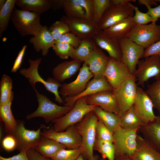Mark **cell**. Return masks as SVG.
Instances as JSON below:
<instances>
[{
  "label": "cell",
  "mask_w": 160,
  "mask_h": 160,
  "mask_svg": "<svg viewBox=\"0 0 160 160\" xmlns=\"http://www.w3.org/2000/svg\"><path fill=\"white\" fill-rule=\"evenodd\" d=\"M52 8L54 10L63 8L65 0H50Z\"/></svg>",
  "instance_id": "52"
},
{
  "label": "cell",
  "mask_w": 160,
  "mask_h": 160,
  "mask_svg": "<svg viewBox=\"0 0 160 160\" xmlns=\"http://www.w3.org/2000/svg\"><path fill=\"white\" fill-rule=\"evenodd\" d=\"M94 112L100 121L113 133L120 127L121 117L114 113L105 111L96 106Z\"/></svg>",
  "instance_id": "28"
},
{
  "label": "cell",
  "mask_w": 160,
  "mask_h": 160,
  "mask_svg": "<svg viewBox=\"0 0 160 160\" xmlns=\"http://www.w3.org/2000/svg\"><path fill=\"white\" fill-rule=\"evenodd\" d=\"M115 160H135L132 158L129 157H123L116 158Z\"/></svg>",
  "instance_id": "56"
},
{
  "label": "cell",
  "mask_w": 160,
  "mask_h": 160,
  "mask_svg": "<svg viewBox=\"0 0 160 160\" xmlns=\"http://www.w3.org/2000/svg\"><path fill=\"white\" fill-rule=\"evenodd\" d=\"M66 148L64 145L43 136L35 149L42 156L51 158L61 150Z\"/></svg>",
  "instance_id": "26"
},
{
  "label": "cell",
  "mask_w": 160,
  "mask_h": 160,
  "mask_svg": "<svg viewBox=\"0 0 160 160\" xmlns=\"http://www.w3.org/2000/svg\"><path fill=\"white\" fill-rule=\"evenodd\" d=\"M27 47V46L25 45L23 46L19 51L11 69L12 73H16L20 67Z\"/></svg>",
  "instance_id": "47"
},
{
  "label": "cell",
  "mask_w": 160,
  "mask_h": 160,
  "mask_svg": "<svg viewBox=\"0 0 160 160\" xmlns=\"http://www.w3.org/2000/svg\"><path fill=\"white\" fill-rule=\"evenodd\" d=\"M138 131V129H127L120 127L113 132V143L115 159L132 157L136 148Z\"/></svg>",
  "instance_id": "6"
},
{
  "label": "cell",
  "mask_w": 160,
  "mask_h": 160,
  "mask_svg": "<svg viewBox=\"0 0 160 160\" xmlns=\"http://www.w3.org/2000/svg\"><path fill=\"white\" fill-rule=\"evenodd\" d=\"M16 0H6L0 9V37L7 29L12 13L15 8Z\"/></svg>",
  "instance_id": "34"
},
{
  "label": "cell",
  "mask_w": 160,
  "mask_h": 160,
  "mask_svg": "<svg viewBox=\"0 0 160 160\" xmlns=\"http://www.w3.org/2000/svg\"><path fill=\"white\" fill-rule=\"evenodd\" d=\"M100 158L97 155H93L89 158L87 160H99Z\"/></svg>",
  "instance_id": "55"
},
{
  "label": "cell",
  "mask_w": 160,
  "mask_h": 160,
  "mask_svg": "<svg viewBox=\"0 0 160 160\" xmlns=\"http://www.w3.org/2000/svg\"><path fill=\"white\" fill-rule=\"evenodd\" d=\"M136 24L132 17L126 18L104 30L112 36L119 39L127 38L132 28Z\"/></svg>",
  "instance_id": "29"
},
{
  "label": "cell",
  "mask_w": 160,
  "mask_h": 160,
  "mask_svg": "<svg viewBox=\"0 0 160 160\" xmlns=\"http://www.w3.org/2000/svg\"><path fill=\"white\" fill-rule=\"evenodd\" d=\"M158 2H160V0H157Z\"/></svg>",
  "instance_id": "60"
},
{
  "label": "cell",
  "mask_w": 160,
  "mask_h": 160,
  "mask_svg": "<svg viewBox=\"0 0 160 160\" xmlns=\"http://www.w3.org/2000/svg\"><path fill=\"white\" fill-rule=\"evenodd\" d=\"M120 127L127 129H139L145 124L135 112L132 105L121 117Z\"/></svg>",
  "instance_id": "31"
},
{
  "label": "cell",
  "mask_w": 160,
  "mask_h": 160,
  "mask_svg": "<svg viewBox=\"0 0 160 160\" xmlns=\"http://www.w3.org/2000/svg\"><path fill=\"white\" fill-rule=\"evenodd\" d=\"M142 137L160 152V115L152 121L145 124L139 130Z\"/></svg>",
  "instance_id": "24"
},
{
  "label": "cell",
  "mask_w": 160,
  "mask_h": 160,
  "mask_svg": "<svg viewBox=\"0 0 160 160\" xmlns=\"http://www.w3.org/2000/svg\"><path fill=\"white\" fill-rule=\"evenodd\" d=\"M15 4L21 9L41 15L52 9L50 0H16Z\"/></svg>",
  "instance_id": "27"
},
{
  "label": "cell",
  "mask_w": 160,
  "mask_h": 160,
  "mask_svg": "<svg viewBox=\"0 0 160 160\" xmlns=\"http://www.w3.org/2000/svg\"><path fill=\"white\" fill-rule=\"evenodd\" d=\"M146 8L147 13L153 18L157 20L160 18V4L154 7H148Z\"/></svg>",
  "instance_id": "50"
},
{
  "label": "cell",
  "mask_w": 160,
  "mask_h": 160,
  "mask_svg": "<svg viewBox=\"0 0 160 160\" xmlns=\"http://www.w3.org/2000/svg\"><path fill=\"white\" fill-rule=\"evenodd\" d=\"M42 61L41 58L35 60L29 59V67L27 68H22L20 69L19 73L26 78L33 88H35L36 83H41L47 90L52 93L55 96V101L60 104H64L59 93V88L62 84L54 78L49 77L44 80L39 74L38 68Z\"/></svg>",
  "instance_id": "2"
},
{
  "label": "cell",
  "mask_w": 160,
  "mask_h": 160,
  "mask_svg": "<svg viewBox=\"0 0 160 160\" xmlns=\"http://www.w3.org/2000/svg\"><path fill=\"white\" fill-rule=\"evenodd\" d=\"M153 55H157L160 57V40L145 49L144 58Z\"/></svg>",
  "instance_id": "48"
},
{
  "label": "cell",
  "mask_w": 160,
  "mask_h": 160,
  "mask_svg": "<svg viewBox=\"0 0 160 160\" xmlns=\"http://www.w3.org/2000/svg\"><path fill=\"white\" fill-rule=\"evenodd\" d=\"M83 152L82 146L76 149H64L59 151L50 159L51 160H76Z\"/></svg>",
  "instance_id": "38"
},
{
  "label": "cell",
  "mask_w": 160,
  "mask_h": 160,
  "mask_svg": "<svg viewBox=\"0 0 160 160\" xmlns=\"http://www.w3.org/2000/svg\"><path fill=\"white\" fill-rule=\"evenodd\" d=\"M98 119L94 112L86 114L78 123L75 125L82 139L83 154L87 159L94 155L93 146L95 141L96 127Z\"/></svg>",
  "instance_id": "5"
},
{
  "label": "cell",
  "mask_w": 160,
  "mask_h": 160,
  "mask_svg": "<svg viewBox=\"0 0 160 160\" xmlns=\"http://www.w3.org/2000/svg\"><path fill=\"white\" fill-rule=\"evenodd\" d=\"M93 77L89 68L85 63L80 68L76 79L69 83H63L59 90V94L64 97L77 95L85 89L90 80Z\"/></svg>",
  "instance_id": "15"
},
{
  "label": "cell",
  "mask_w": 160,
  "mask_h": 160,
  "mask_svg": "<svg viewBox=\"0 0 160 160\" xmlns=\"http://www.w3.org/2000/svg\"><path fill=\"white\" fill-rule=\"evenodd\" d=\"M0 160H30L28 158L26 152H21L11 157L6 158L0 156Z\"/></svg>",
  "instance_id": "51"
},
{
  "label": "cell",
  "mask_w": 160,
  "mask_h": 160,
  "mask_svg": "<svg viewBox=\"0 0 160 160\" xmlns=\"http://www.w3.org/2000/svg\"><path fill=\"white\" fill-rule=\"evenodd\" d=\"M113 90L101 91L86 97L87 103L119 115V109Z\"/></svg>",
  "instance_id": "20"
},
{
  "label": "cell",
  "mask_w": 160,
  "mask_h": 160,
  "mask_svg": "<svg viewBox=\"0 0 160 160\" xmlns=\"http://www.w3.org/2000/svg\"><path fill=\"white\" fill-rule=\"evenodd\" d=\"M110 58L103 76L113 89H115L120 86L132 74L121 61Z\"/></svg>",
  "instance_id": "16"
},
{
  "label": "cell",
  "mask_w": 160,
  "mask_h": 160,
  "mask_svg": "<svg viewBox=\"0 0 160 160\" xmlns=\"http://www.w3.org/2000/svg\"><path fill=\"white\" fill-rule=\"evenodd\" d=\"M63 9L68 17L86 18L85 12L79 0H65Z\"/></svg>",
  "instance_id": "36"
},
{
  "label": "cell",
  "mask_w": 160,
  "mask_h": 160,
  "mask_svg": "<svg viewBox=\"0 0 160 160\" xmlns=\"http://www.w3.org/2000/svg\"><path fill=\"white\" fill-rule=\"evenodd\" d=\"M97 45L92 38L83 39L79 46L75 49L71 57L73 60L85 62Z\"/></svg>",
  "instance_id": "30"
},
{
  "label": "cell",
  "mask_w": 160,
  "mask_h": 160,
  "mask_svg": "<svg viewBox=\"0 0 160 160\" xmlns=\"http://www.w3.org/2000/svg\"><path fill=\"white\" fill-rule=\"evenodd\" d=\"M129 4L134 10L135 13L132 17L136 24H147L149 23L156 22L157 21L153 18L147 12L143 13L141 12L137 7L133 5L131 3L129 2Z\"/></svg>",
  "instance_id": "42"
},
{
  "label": "cell",
  "mask_w": 160,
  "mask_h": 160,
  "mask_svg": "<svg viewBox=\"0 0 160 160\" xmlns=\"http://www.w3.org/2000/svg\"><path fill=\"white\" fill-rule=\"evenodd\" d=\"M44 127L41 125L36 130H29L25 127L23 121L17 120L16 126L8 134L15 137L17 143V149L20 152H26L30 149H35L43 137L41 129Z\"/></svg>",
  "instance_id": "7"
},
{
  "label": "cell",
  "mask_w": 160,
  "mask_h": 160,
  "mask_svg": "<svg viewBox=\"0 0 160 160\" xmlns=\"http://www.w3.org/2000/svg\"><path fill=\"white\" fill-rule=\"evenodd\" d=\"M6 0H0V9H1L4 5Z\"/></svg>",
  "instance_id": "58"
},
{
  "label": "cell",
  "mask_w": 160,
  "mask_h": 160,
  "mask_svg": "<svg viewBox=\"0 0 160 160\" xmlns=\"http://www.w3.org/2000/svg\"><path fill=\"white\" fill-rule=\"evenodd\" d=\"M60 20L67 24L70 32L81 39L92 38L100 30L98 24L86 18H72L63 16Z\"/></svg>",
  "instance_id": "14"
},
{
  "label": "cell",
  "mask_w": 160,
  "mask_h": 160,
  "mask_svg": "<svg viewBox=\"0 0 160 160\" xmlns=\"http://www.w3.org/2000/svg\"><path fill=\"white\" fill-rule=\"evenodd\" d=\"M113 89L104 76L94 78L89 82L85 89L80 93L74 96L64 97V105L73 107L76 101L80 98L101 91Z\"/></svg>",
  "instance_id": "18"
},
{
  "label": "cell",
  "mask_w": 160,
  "mask_h": 160,
  "mask_svg": "<svg viewBox=\"0 0 160 160\" xmlns=\"http://www.w3.org/2000/svg\"><path fill=\"white\" fill-rule=\"evenodd\" d=\"M81 39L71 32L67 33L63 35L55 42H62L68 43L74 48L79 45Z\"/></svg>",
  "instance_id": "44"
},
{
  "label": "cell",
  "mask_w": 160,
  "mask_h": 160,
  "mask_svg": "<svg viewBox=\"0 0 160 160\" xmlns=\"http://www.w3.org/2000/svg\"><path fill=\"white\" fill-rule=\"evenodd\" d=\"M110 58L97 46L84 63L89 67L94 78H99L103 76Z\"/></svg>",
  "instance_id": "21"
},
{
  "label": "cell",
  "mask_w": 160,
  "mask_h": 160,
  "mask_svg": "<svg viewBox=\"0 0 160 160\" xmlns=\"http://www.w3.org/2000/svg\"><path fill=\"white\" fill-rule=\"evenodd\" d=\"M92 39L99 47L108 52L110 57L121 61V52L119 39L104 30H100Z\"/></svg>",
  "instance_id": "19"
},
{
  "label": "cell",
  "mask_w": 160,
  "mask_h": 160,
  "mask_svg": "<svg viewBox=\"0 0 160 160\" xmlns=\"http://www.w3.org/2000/svg\"><path fill=\"white\" fill-rule=\"evenodd\" d=\"M33 89L36 93L38 105L34 111L26 116L28 120L36 117H41L46 122L49 123L64 116L73 107L58 105L46 96L39 93L36 88Z\"/></svg>",
  "instance_id": "3"
},
{
  "label": "cell",
  "mask_w": 160,
  "mask_h": 160,
  "mask_svg": "<svg viewBox=\"0 0 160 160\" xmlns=\"http://www.w3.org/2000/svg\"><path fill=\"white\" fill-rule=\"evenodd\" d=\"M136 81L134 75L132 74L120 86L112 91L119 107L120 117L133 105L137 93Z\"/></svg>",
  "instance_id": "8"
},
{
  "label": "cell",
  "mask_w": 160,
  "mask_h": 160,
  "mask_svg": "<svg viewBox=\"0 0 160 160\" xmlns=\"http://www.w3.org/2000/svg\"><path fill=\"white\" fill-rule=\"evenodd\" d=\"M93 150L99 152L103 159L115 160V150L112 142L96 138Z\"/></svg>",
  "instance_id": "33"
},
{
  "label": "cell",
  "mask_w": 160,
  "mask_h": 160,
  "mask_svg": "<svg viewBox=\"0 0 160 160\" xmlns=\"http://www.w3.org/2000/svg\"><path fill=\"white\" fill-rule=\"evenodd\" d=\"M42 135L52 139L64 145L68 149H76L81 147L82 139L75 125L71 126L65 130L57 132L52 128L43 130Z\"/></svg>",
  "instance_id": "12"
},
{
  "label": "cell",
  "mask_w": 160,
  "mask_h": 160,
  "mask_svg": "<svg viewBox=\"0 0 160 160\" xmlns=\"http://www.w3.org/2000/svg\"><path fill=\"white\" fill-rule=\"evenodd\" d=\"M96 106L88 104L86 97L80 98L68 112L52 121L54 123L52 128L56 132L63 131L79 122L86 114L93 111Z\"/></svg>",
  "instance_id": "4"
},
{
  "label": "cell",
  "mask_w": 160,
  "mask_h": 160,
  "mask_svg": "<svg viewBox=\"0 0 160 160\" xmlns=\"http://www.w3.org/2000/svg\"><path fill=\"white\" fill-rule=\"evenodd\" d=\"M48 30L55 41L64 34L70 32L67 24L60 20L53 23L48 28Z\"/></svg>",
  "instance_id": "41"
},
{
  "label": "cell",
  "mask_w": 160,
  "mask_h": 160,
  "mask_svg": "<svg viewBox=\"0 0 160 160\" xmlns=\"http://www.w3.org/2000/svg\"><path fill=\"white\" fill-rule=\"evenodd\" d=\"M145 92L151 100L154 108L160 115V78L148 85Z\"/></svg>",
  "instance_id": "37"
},
{
  "label": "cell",
  "mask_w": 160,
  "mask_h": 160,
  "mask_svg": "<svg viewBox=\"0 0 160 160\" xmlns=\"http://www.w3.org/2000/svg\"><path fill=\"white\" fill-rule=\"evenodd\" d=\"M76 160H87L83 154H81Z\"/></svg>",
  "instance_id": "57"
},
{
  "label": "cell",
  "mask_w": 160,
  "mask_h": 160,
  "mask_svg": "<svg viewBox=\"0 0 160 160\" xmlns=\"http://www.w3.org/2000/svg\"><path fill=\"white\" fill-rule=\"evenodd\" d=\"M29 42L32 44L36 52L41 51L42 55L44 56L47 55L49 49L53 48L55 41L49 32L48 28L45 25L36 35L29 39Z\"/></svg>",
  "instance_id": "22"
},
{
  "label": "cell",
  "mask_w": 160,
  "mask_h": 160,
  "mask_svg": "<svg viewBox=\"0 0 160 160\" xmlns=\"http://www.w3.org/2000/svg\"><path fill=\"white\" fill-rule=\"evenodd\" d=\"M137 1L139 4L145 5L146 7H151L152 5L157 6V0H138Z\"/></svg>",
  "instance_id": "53"
},
{
  "label": "cell",
  "mask_w": 160,
  "mask_h": 160,
  "mask_svg": "<svg viewBox=\"0 0 160 160\" xmlns=\"http://www.w3.org/2000/svg\"><path fill=\"white\" fill-rule=\"evenodd\" d=\"M134 75L137 81V85L143 87L151 78L156 80L160 78V57L153 55L140 60Z\"/></svg>",
  "instance_id": "10"
},
{
  "label": "cell",
  "mask_w": 160,
  "mask_h": 160,
  "mask_svg": "<svg viewBox=\"0 0 160 160\" xmlns=\"http://www.w3.org/2000/svg\"><path fill=\"white\" fill-rule=\"evenodd\" d=\"M26 153L30 160H51L41 156L34 148L28 150Z\"/></svg>",
  "instance_id": "49"
},
{
  "label": "cell",
  "mask_w": 160,
  "mask_h": 160,
  "mask_svg": "<svg viewBox=\"0 0 160 160\" xmlns=\"http://www.w3.org/2000/svg\"><path fill=\"white\" fill-rule=\"evenodd\" d=\"M112 5H126L131 1L135 2V0H111Z\"/></svg>",
  "instance_id": "54"
},
{
  "label": "cell",
  "mask_w": 160,
  "mask_h": 160,
  "mask_svg": "<svg viewBox=\"0 0 160 160\" xmlns=\"http://www.w3.org/2000/svg\"><path fill=\"white\" fill-rule=\"evenodd\" d=\"M121 52V61L134 74L140 59L144 57L145 49L127 38L119 39Z\"/></svg>",
  "instance_id": "11"
},
{
  "label": "cell",
  "mask_w": 160,
  "mask_h": 160,
  "mask_svg": "<svg viewBox=\"0 0 160 160\" xmlns=\"http://www.w3.org/2000/svg\"><path fill=\"white\" fill-rule=\"evenodd\" d=\"M135 111L145 124L153 121L156 116L150 97L141 88L137 87V95L133 105Z\"/></svg>",
  "instance_id": "17"
},
{
  "label": "cell",
  "mask_w": 160,
  "mask_h": 160,
  "mask_svg": "<svg viewBox=\"0 0 160 160\" xmlns=\"http://www.w3.org/2000/svg\"><path fill=\"white\" fill-rule=\"evenodd\" d=\"M41 14L15 8L10 20L15 28L22 37L36 35L43 27L40 23Z\"/></svg>",
  "instance_id": "1"
},
{
  "label": "cell",
  "mask_w": 160,
  "mask_h": 160,
  "mask_svg": "<svg viewBox=\"0 0 160 160\" xmlns=\"http://www.w3.org/2000/svg\"><path fill=\"white\" fill-rule=\"evenodd\" d=\"M1 145L6 151H11L17 149V143L15 137L12 135L8 134L2 140Z\"/></svg>",
  "instance_id": "46"
},
{
  "label": "cell",
  "mask_w": 160,
  "mask_h": 160,
  "mask_svg": "<svg viewBox=\"0 0 160 160\" xmlns=\"http://www.w3.org/2000/svg\"><path fill=\"white\" fill-rule=\"evenodd\" d=\"M81 62L79 60H72L58 64L52 70L53 78L60 83L63 82L79 70Z\"/></svg>",
  "instance_id": "25"
},
{
  "label": "cell",
  "mask_w": 160,
  "mask_h": 160,
  "mask_svg": "<svg viewBox=\"0 0 160 160\" xmlns=\"http://www.w3.org/2000/svg\"><path fill=\"white\" fill-rule=\"evenodd\" d=\"M156 22L148 24H135L127 38L145 49L160 40V25Z\"/></svg>",
  "instance_id": "9"
},
{
  "label": "cell",
  "mask_w": 160,
  "mask_h": 160,
  "mask_svg": "<svg viewBox=\"0 0 160 160\" xmlns=\"http://www.w3.org/2000/svg\"><path fill=\"white\" fill-rule=\"evenodd\" d=\"M129 4L126 5H112L105 12L98 25L100 30H104L134 14Z\"/></svg>",
  "instance_id": "13"
},
{
  "label": "cell",
  "mask_w": 160,
  "mask_h": 160,
  "mask_svg": "<svg viewBox=\"0 0 160 160\" xmlns=\"http://www.w3.org/2000/svg\"><path fill=\"white\" fill-rule=\"evenodd\" d=\"M99 160H107L106 159H103L102 158H100Z\"/></svg>",
  "instance_id": "59"
},
{
  "label": "cell",
  "mask_w": 160,
  "mask_h": 160,
  "mask_svg": "<svg viewBox=\"0 0 160 160\" xmlns=\"http://www.w3.org/2000/svg\"><path fill=\"white\" fill-rule=\"evenodd\" d=\"M93 21L98 24L106 10L112 5L111 0H94Z\"/></svg>",
  "instance_id": "39"
},
{
  "label": "cell",
  "mask_w": 160,
  "mask_h": 160,
  "mask_svg": "<svg viewBox=\"0 0 160 160\" xmlns=\"http://www.w3.org/2000/svg\"><path fill=\"white\" fill-rule=\"evenodd\" d=\"M132 158L135 160H160V152L138 134L136 150Z\"/></svg>",
  "instance_id": "23"
},
{
  "label": "cell",
  "mask_w": 160,
  "mask_h": 160,
  "mask_svg": "<svg viewBox=\"0 0 160 160\" xmlns=\"http://www.w3.org/2000/svg\"><path fill=\"white\" fill-rule=\"evenodd\" d=\"M85 13V18L93 21L94 13V0H79Z\"/></svg>",
  "instance_id": "45"
},
{
  "label": "cell",
  "mask_w": 160,
  "mask_h": 160,
  "mask_svg": "<svg viewBox=\"0 0 160 160\" xmlns=\"http://www.w3.org/2000/svg\"><path fill=\"white\" fill-rule=\"evenodd\" d=\"M96 136L97 138L113 143V133L99 120L96 125Z\"/></svg>",
  "instance_id": "43"
},
{
  "label": "cell",
  "mask_w": 160,
  "mask_h": 160,
  "mask_svg": "<svg viewBox=\"0 0 160 160\" xmlns=\"http://www.w3.org/2000/svg\"><path fill=\"white\" fill-rule=\"evenodd\" d=\"M0 82V105H1L7 103L14 93L12 91L13 81L9 76L4 74Z\"/></svg>",
  "instance_id": "35"
},
{
  "label": "cell",
  "mask_w": 160,
  "mask_h": 160,
  "mask_svg": "<svg viewBox=\"0 0 160 160\" xmlns=\"http://www.w3.org/2000/svg\"><path fill=\"white\" fill-rule=\"evenodd\" d=\"M14 95L6 103L0 105V120L4 124L5 130L7 133L11 132L17 124L11 110V105L13 99Z\"/></svg>",
  "instance_id": "32"
},
{
  "label": "cell",
  "mask_w": 160,
  "mask_h": 160,
  "mask_svg": "<svg viewBox=\"0 0 160 160\" xmlns=\"http://www.w3.org/2000/svg\"><path fill=\"white\" fill-rule=\"evenodd\" d=\"M55 54L62 59H67L72 57L75 49L68 43L62 42H55L52 48Z\"/></svg>",
  "instance_id": "40"
}]
</instances>
